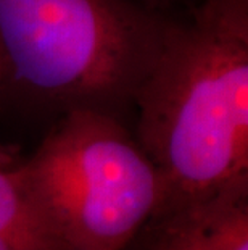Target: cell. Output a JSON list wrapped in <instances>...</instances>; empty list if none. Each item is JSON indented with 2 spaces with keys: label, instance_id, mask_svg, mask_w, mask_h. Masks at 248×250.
<instances>
[{
  "label": "cell",
  "instance_id": "cell-3",
  "mask_svg": "<svg viewBox=\"0 0 248 250\" xmlns=\"http://www.w3.org/2000/svg\"><path fill=\"white\" fill-rule=\"evenodd\" d=\"M13 171L63 250H126L165 195L123 120L92 110L60 115Z\"/></svg>",
  "mask_w": 248,
  "mask_h": 250
},
{
  "label": "cell",
  "instance_id": "cell-2",
  "mask_svg": "<svg viewBox=\"0 0 248 250\" xmlns=\"http://www.w3.org/2000/svg\"><path fill=\"white\" fill-rule=\"evenodd\" d=\"M170 20L140 0H0L3 92L124 120Z\"/></svg>",
  "mask_w": 248,
  "mask_h": 250
},
{
  "label": "cell",
  "instance_id": "cell-4",
  "mask_svg": "<svg viewBox=\"0 0 248 250\" xmlns=\"http://www.w3.org/2000/svg\"><path fill=\"white\" fill-rule=\"evenodd\" d=\"M126 250H248V190L153 216Z\"/></svg>",
  "mask_w": 248,
  "mask_h": 250
},
{
  "label": "cell",
  "instance_id": "cell-7",
  "mask_svg": "<svg viewBox=\"0 0 248 250\" xmlns=\"http://www.w3.org/2000/svg\"><path fill=\"white\" fill-rule=\"evenodd\" d=\"M5 84H7V63H5L3 52L0 49V94H3Z\"/></svg>",
  "mask_w": 248,
  "mask_h": 250
},
{
  "label": "cell",
  "instance_id": "cell-1",
  "mask_svg": "<svg viewBox=\"0 0 248 250\" xmlns=\"http://www.w3.org/2000/svg\"><path fill=\"white\" fill-rule=\"evenodd\" d=\"M133 110L163 184L156 215L248 190V0L171 18Z\"/></svg>",
  "mask_w": 248,
  "mask_h": 250
},
{
  "label": "cell",
  "instance_id": "cell-8",
  "mask_svg": "<svg viewBox=\"0 0 248 250\" xmlns=\"http://www.w3.org/2000/svg\"><path fill=\"white\" fill-rule=\"evenodd\" d=\"M12 163V158L8 157V153H5V150L0 147V168H7Z\"/></svg>",
  "mask_w": 248,
  "mask_h": 250
},
{
  "label": "cell",
  "instance_id": "cell-6",
  "mask_svg": "<svg viewBox=\"0 0 248 250\" xmlns=\"http://www.w3.org/2000/svg\"><path fill=\"white\" fill-rule=\"evenodd\" d=\"M140 2L153 12L165 15L168 18H176L191 12L202 0H140Z\"/></svg>",
  "mask_w": 248,
  "mask_h": 250
},
{
  "label": "cell",
  "instance_id": "cell-5",
  "mask_svg": "<svg viewBox=\"0 0 248 250\" xmlns=\"http://www.w3.org/2000/svg\"><path fill=\"white\" fill-rule=\"evenodd\" d=\"M0 239L18 250H63L15 176L0 168Z\"/></svg>",
  "mask_w": 248,
  "mask_h": 250
}]
</instances>
